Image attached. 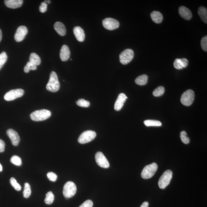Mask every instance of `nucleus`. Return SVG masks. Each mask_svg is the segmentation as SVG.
Here are the masks:
<instances>
[{"mask_svg":"<svg viewBox=\"0 0 207 207\" xmlns=\"http://www.w3.org/2000/svg\"><path fill=\"white\" fill-rule=\"evenodd\" d=\"M60 84L56 73L52 72L51 73L49 83L46 85L47 90L51 92H56L59 90Z\"/></svg>","mask_w":207,"mask_h":207,"instance_id":"obj_1","label":"nucleus"},{"mask_svg":"<svg viewBox=\"0 0 207 207\" xmlns=\"http://www.w3.org/2000/svg\"><path fill=\"white\" fill-rule=\"evenodd\" d=\"M51 116V112L46 110H37L30 115L31 119L35 121H43L49 118Z\"/></svg>","mask_w":207,"mask_h":207,"instance_id":"obj_2","label":"nucleus"},{"mask_svg":"<svg viewBox=\"0 0 207 207\" xmlns=\"http://www.w3.org/2000/svg\"><path fill=\"white\" fill-rule=\"evenodd\" d=\"M158 169V165L155 163L146 166L141 173V177L144 179L151 178L154 175Z\"/></svg>","mask_w":207,"mask_h":207,"instance_id":"obj_3","label":"nucleus"},{"mask_svg":"<svg viewBox=\"0 0 207 207\" xmlns=\"http://www.w3.org/2000/svg\"><path fill=\"white\" fill-rule=\"evenodd\" d=\"M77 188L75 184L72 181L66 182L64 186L63 195L65 198H72L76 194Z\"/></svg>","mask_w":207,"mask_h":207,"instance_id":"obj_4","label":"nucleus"},{"mask_svg":"<svg viewBox=\"0 0 207 207\" xmlns=\"http://www.w3.org/2000/svg\"><path fill=\"white\" fill-rule=\"evenodd\" d=\"M195 94L193 91L188 89L183 93L181 97V102L183 105H191L195 100Z\"/></svg>","mask_w":207,"mask_h":207,"instance_id":"obj_5","label":"nucleus"},{"mask_svg":"<svg viewBox=\"0 0 207 207\" xmlns=\"http://www.w3.org/2000/svg\"><path fill=\"white\" fill-rule=\"evenodd\" d=\"M173 173L170 170L164 171L159 180L158 184L160 188L164 189L170 184L172 178Z\"/></svg>","mask_w":207,"mask_h":207,"instance_id":"obj_6","label":"nucleus"},{"mask_svg":"<svg viewBox=\"0 0 207 207\" xmlns=\"http://www.w3.org/2000/svg\"><path fill=\"white\" fill-rule=\"evenodd\" d=\"M134 55V52L132 49H125L119 55L120 63L123 65L127 64L132 60Z\"/></svg>","mask_w":207,"mask_h":207,"instance_id":"obj_7","label":"nucleus"},{"mask_svg":"<svg viewBox=\"0 0 207 207\" xmlns=\"http://www.w3.org/2000/svg\"><path fill=\"white\" fill-rule=\"evenodd\" d=\"M96 136V132L92 130L84 132L78 139V142L81 144H84L90 142L94 139Z\"/></svg>","mask_w":207,"mask_h":207,"instance_id":"obj_8","label":"nucleus"},{"mask_svg":"<svg viewBox=\"0 0 207 207\" xmlns=\"http://www.w3.org/2000/svg\"><path fill=\"white\" fill-rule=\"evenodd\" d=\"M24 93V91L22 89H13L5 94L4 98L7 101H11L18 98L22 97Z\"/></svg>","mask_w":207,"mask_h":207,"instance_id":"obj_9","label":"nucleus"},{"mask_svg":"<svg viewBox=\"0 0 207 207\" xmlns=\"http://www.w3.org/2000/svg\"><path fill=\"white\" fill-rule=\"evenodd\" d=\"M103 25L105 29L113 30L117 29L119 26V22L117 20L112 18H107L103 20Z\"/></svg>","mask_w":207,"mask_h":207,"instance_id":"obj_10","label":"nucleus"},{"mask_svg":"<svg viewBox=\"0 0 207 207\" xmlns=\"http://www.w3.org/2000/svg\"><path fill=\"white\" fill-rule=\"evenodd\" d=\"M95 160L98 165L102 168H107L110 167V163L103 153L100 151L96 153Z\"/></svg>","mask_w":207,"mask_h":207,"instance_id":"obj_11","label":"nucleus"},{"mask_svg":"<svg viewBox=\"0 0 207 207\" xmlns=\"http://www.w3.org/2000/svg\"><path fill=\"white\" fill-rule=\"evenodd\" d=\"M28 32L27 29L25 26H21L18 28L15 33L14 38L17 42H20L23 40Z\"/></svg>","mask_w":207,"mask_h":207,"instance_id":"obj_12","label":"nucleus"},{"mask_svg":"<svg viewBox=\"0 0 207 207\" xmlns=\"http://www.w3.org/2000/svg\"><path fill=\"white\" fill-rule=\"evenodd\" d=\"M7 134L10 139L13 145L18 146L20 142V138L18 132L12 129H9L7 131Z\"/></svg>","mask_w":207,"mask_h":207,"instance_id":"obj_13","label":"nucleus"},{"mask_svg":"<svg viewBox=\"0 0 207 207\" xmlns=\"http://www.w3.org/2000/svg\"><path fill=\"white\" fill-rule=\"evenodd\" d=\"M127 98V96L124 93L120 94L115 103L114 110L117 111L121 110Z\"/></svg>","mask_w":207,"mask_h":207,"instance_id":"obj_14","label":"nucleus"},{"mask_svg":"<svg viewBox=\"0 0 207 207\" xmlns=\"http://www.w3.org/2000/svg\"><path fill=\"white\" fill-rule=\"evenodd\" d=\"M178 11L180 16L186 20L189 21L192 18V13L189 8L186 7L184 6L180 7Z\"/></svg>","mask_w":207,"mask_h":207,"instance_id":"obj_15","label":"nucleus"},{"mask_svg":"<svg viewBox=\"0 0 207 207\" xmlns=\"http://www.w3.org/2000/svg\"><path fill=\"white\" fill-rule=\"evenodd\" d=\"M73 33L75 37L79 42H82L84 40L85 35L84 31L81 27H75L73 29Z\"/></svg>","mask_w":207,"mask_h":207,"instance_id":"obj_16","label":"nucleus"},{"mask_svg":"<svg viewBox=\"0 0 207 207\" xmlns=\"http://www.w3.org/2000/svg\"><path fill=\"white\" fill-rule=\"evenodd\" d=\"M188 59L185 58L183 59H176L174 61V66L175 68L177 69H180L186 67L188 64Z\"/></svg>","mask_w":207,"mask_h":207,"instance_id":"obj_17","label":"nucleus"},{"mask_svg":"<svg viewBox=\"0 0 207 207\" xmlns=\"http://www.w3.org/2000/svg\"><path fill=\"white\" fill-rule=\"evenodd\" d=\"M70 56V52L67 45H63L60 50V58L63 62L68 60Z\"/></svg>","mask_w":207,"mask_h":207,"instance_id":"obj_18","label":"nucleus"},{"mask_svg":"<svg viewBox=\"0 0 207 207\" xmlns=\"http://www.w3.org/2000/svg\"><path fill=\"white\" fill-rule=\"evenodd\" d=\"M23 3L22 0H5L4 3L8 8H16L21 6Z\"/></svg>","mask_w":207,"mask_h":207,"instance_id":"obj_19","label":"nucleus"},{"mask_svg":"<svg viewBox=\"0 0 207 207\" xmlns=\"http://www.w3.org/2000/svg\"><path fill=\"white\" fill-rule=\"evenodd\" d=\"M54 27L55 30L59 35L62 36H65L66 34V29L62 23L57 22L55 23Z\"/></svg>","mask_w":207,"mask_h":207,"instance_id":"obj_20","label":"nucleus"},{"mask_svg":"<svg viewBox=\"0 0 207 207\" xmlns=\"http://www.w3.org/2000/svg\"><path fill=\"white\" fill-rule=\"evenodd\" d=\"M151 19L155 23L160 24L162 22L163 16L161 12L157 11H154L150 14Z\"/></svg>","mask_w":207,"mask_h":207,"instance_id":"obj_21","label":"nucleus"},{"mask_svg":"<svg viewBox=\"0 0 207 207\" xmlns=\"http://www.w3.org/2000/svg\"><path fill=\"white\" fill-rule=\"evenodd\" d=\"M198 14L201 18V20L207 24V10L203 6L199 7L198 9Z\"/></svg>","mask_w":207,"mask_h":207,"instance_id":"obj_22","label":"nucleus"},{"mask_svg":"<svg viewBox=\"0 0 207 207\" xmlns=\"http://www.w3.org/2000/svg\"><path fill=\"white\" fill-rule=\"evenodd\" d=\"M148 76L146 75H142L138 76L135 79V82L140 86L146 84L148 82Z\"/></svg>","mask_w":207,"mask_h":207,"instance_id":"obj_23","label":"nucleus"},{"mask_svg":"<svg viewBox=\"0 0 207 207\" xmlns=\"http://www.w3.org/2000/svg\"><path fill=\"white\" fill-rule=\"evenodd\" d=\"M29 60V62L36 65L37 66L40 65L41 63L40 57L35 53H33L31 54L30 56Z\"/></svg>","mask_w":207,"mask_h":207,"instance_id":"obj_24","label":"nucleus"},{"mask_svg":"<svg viewBox=\"0 0 207 207\" xmlns=\"http://www.w3.org/2000/svg\"><path fill=\"white\" fill-rule=\"evenodd\" d=\"M144 124L147 127L149 126H161L162 124L158 120H145Z\"/></svg>","mask_w":207,"mask_h":207,"instance_id":"obj_25","label":"nucleus"},{"mask_svg":"<svg viewBox=\"0 0 207 207\" xmlns=\"http://www.w3.org/2000/svg\"><path fill=\"white\" fill-rule=\"evenodd\" d=\"M54 200V195L52 191L48 192L46 195V198L45 199V203L47 205H49L53 203Z\"/></svg>","mask_w":207,"mask_h":207,"instance_id":"obj_26","label":"nucleus"},{"mask_svg":"<svg viewBox=\"0 0 207 207\" xmlns=\"http://www.w3.org/2000/svg\"><path fill=\"white\" fill-rule=\"evenodd\" d=\"M31 194V189L30 185L29 183H25L24 184V188L23 191V196L24 198H29Z\"/></svg>","mask_w":207,"mask_h":207,"instance_id":"obj_27","label":"nucleus"},{"mask_svg":"<svg viewBox=\"0 0 207 207\" xmlns=\"http://www.w3.org/2000/svg\"><path fill=\"white\" fill-rule=\"evenodd\" d=\"M164 88L162 86H159L156 89H154L153 92V94L155 97H159L162 96L164 94Z\"/></svg>","mask_w":207,"mask_h":207,"instance_id":"obj_28","label":"nucleus"},{"mask_svg":"<svg viewBox=\"0 0 207 207\" xmlns=\"http://www.w3.org/2000/svg\"><path fill=\"white\" fill-rule=\"evenodd\" d=\"M11 185L16 190L18 191H21L22 189V187L17 181L15 178L12 177L10 180Z\"/></svg>","mask_w":207,"mask_h":207,"instance_id":"obj_29","label":"nucleus"},{"mask_svg":"<svg viewBox=\"0 0 207 207\" xmlns=\"http://www.w3.org/2000/svg\"><path fill=\"white\" fill-rule=\"evenodd\" d=\"M187 134L185 131H183L180 132L181 139L184 144H187L190 142V139L187 136Z\"/></svg>","mask_w":207,"mask_h":207,"instance_id":"obj_30","label":"nucleus"},{"mask_svg":"<svg viewBox=\"0 0 207 207\" xmlns=\"http://www.w3.org/2000/svg\"><path fill=\"white\" fill-rule=\"evenodd\" d=\"M10 161L12 164L17 166H20L22 164L21 159L18 156H13L11 157Z\"/></svg>","mask_w":207,"mask_h":207,"instance_id":"obj_31","label":"nucleus"},{"mask_svg":"<svg viewBox=\"0 0 207 207\" xmlns=\"http://www.w3.org/2000/svg\"><path fill=\"white\" fill-rule=\"evenodd\" d=\"M8 59V56L5 52H2L0 54V69L2 68L4 64Z\"/></svg>","mask_w":207,"mask_h":207,"instance_id":"obj_32","label":"nucleus"},{"mask_svg":"<svg viewBox=\"0 0 207 207\" xmlns=\"http://www.w3.org/2000/svg\"><path fill=\"white\" fill-rule=\"evenodd\" d=\"M76 103L78 106L82 107H88L90 104L89 102L83 99H79Z\"/></svg>","mask_w":207,"mask_h":207,"instance_id":"obj_33","label":"nucleus"},{"mask_svg":"<svg viewBox=\"0 0 207 207\" xmlns=\"http://www.w3.org/2000/svg\"><path fill=\"white\" fill-rule=\"evenodd\" d=\"M201 48L204 51L207 52V36L204 37L201 41Z\"/></svg>","mask_w":207,"mask_h":207,"instance_id":"obj_34","label":"nucleus"},{"mask_svg":"<svg viewBox=\"0 0 207 207\" xmlns=\"http://www.w3.org/2000/svg\"><path fill=\"white\" fill-rule=\"evenodd\" d=\"M47 177L49 180L55 181L57 179V176L56 174L52 172H49L47 174Z\"/></svg>","mask_w":207,"mask_h":207,"instance_id":"obj_35","label":"nucleus"},{"mask_svg":"<svg viewBox=\"0 0 207 207\" xmlns=\"http://www.w3.org/2000/svg\"><path fill=\"white\" fill-rule=\"evenodd\" d=\"M93 205V201L91 200H87L84 202L79 207H92Z\"/></svg>","mask_w":207,"mask_h":207,"instance_id":"obj_36","label":"nucleus"},{"mask_svg":"<svg viewBox=\"0 0 207 207\" xmlns=\"http://www.w3.org/2000/svg\"><path fill=\"white\" fill-rule=\"evenodd\" d=\"M47 4L45 2L41 3V5L39 7V11L41 12L44 13L47 10Z\"/></svg>","mask_w":207,"mask_h":207,"instance_id":"obj_37","label":"nucleus"},{"mask_svg":"<svg viewBox=\"0 0 207 207\" xmlns=\"http://www.w3.org/2000/svg\"><path fill=\"white\" fill-rule=\"evenodd\" d=\"M26 65L29 68L30 70H35L37 68L36 65L33 64V63H31L30 62H28Z\"/></svg>","mask_w":207,"mask_h":207,"instance_id":"obj_38","label":"nucleus"},{"mask_svg":"<svg viewBox=\"0 0 207 207\" xmlns=\"http://www.w3.org/2000/svg\"><path fill=\"white\" fill-rule=\"evenodd\" d=\"M5 144L2 140L0 139V153L4 152L5 150Z\"/></svg>","mask_w":207,"mask_h":207,"instance_id":"obj_39","label":"nucleus"},{"mask_svg":"<svg viewBox=\"0 0 207 207\" xmlns=\"http://www.w3.org/2000/svg\"><path fill=\"white\" fill-rule=\"evenodd\" d=\"M148 202H146V201H145V202H143V203H142V205H141V206H140V207H148Z\"/></svg>","mask_w":207,"mask_h":207,"instance_id":"obj_40","label":"nucleus"},{"mask_svg":"<svg viewBox=\"0 0 207 207\" xmlns=\"http://www.w3.org/2000/svg\"><path fill=\"white\" fill-rule=\"evenodd\" d=\"M30 70L29 68H28L27 66L26 65V66H25L24 68V71L25 73H29Z\"/></svg>","mask_w":207,"mask_h":207,"instance_id":"obj_41","label":"nucleus"},{"mask_svg":"<svg viewBox=\"0 0 207 207\" xmlns=\"http://www.w3.org/2000/svg\"><path fill=\"white\" fill-rule=\"evenodd\" d=\"M2 31L0 29V42H1V40H2Z\"/></svg>","mask_w":207,"mask_h":207,"instance_id":"obj_42","label":"nucleus"},{"mask_svg":"<svg viewBox=\"0 0 207 207\" xmlns=\"http://www.w3.org/2000/svg\"><path fill=\"white\" fill-rule=\"evenodd\" d=\"M2 165L0 164V171H2Z\"/></svg>","mask_w":207,"mask_h":207,"instance_id":"obj_43","label":"nucleus"},{"mask_svg":"<svg viewBox=\"0 0 207 207\" xmlns=\"http://www.w3.org/2000/svg\"><path fill=\"white\" fill-rule=\"evenodd\" d=\"M45 3H46V2L48 3V4H50L51 3V1H45Z\"/></svg>","mask_w":207,"mask_h":207,"instance_id":"obj_44","label":"nucleus"}]
</instances>
